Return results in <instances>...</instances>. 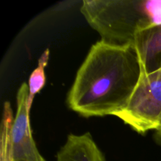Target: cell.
I'll return each instance as SVG.
<instances>
[{"mask_svg":"<svg viewBox=\"0 0 161 161\" xmlns=\"http://www.w3.org/2000/svg\"><path fill=\"white\" fill-rule=\"evenodd\" d=\"M142 75L133 46L98 41L77 72L68 105L85 117L116 116L128 105Z\"/></svg>","mask_w":161,"mask_h":161,"instance_id":"obj_1","label":"cell"},{"mask_svg":"<svg viewBox=\"0 0 161 161\" xmlns=\"http://www.w3.org/2000/svg\"><path fill=\"white\" fill-rule=\"evenodd\" d=\"M80 10L102 41L119 47L132 46L140 31L161 23V0H84Z\"/></svg>","mask_w":161,"mask_h":161,"instance_id":"obj_2","label":"cell"},{"mask_svg":"<svg viewBox=\"0 0 161 161\" xmlns=\"http://www.w3.org/2000/svg\"><path fill=\"white\" fill-rule=\"evenodd\" d=\"M116 116L142 135L157 128L161 117V68L142 75L128 105Z\"/></svg>","mask_w":161,"mask_h":161,"instance_id":"obj_3","label":"cell"},{"mask_svg":"<svg viewBox=\"0 0 161 161\" xmlns=\"http://www.w3.org/2000/svg\"><path fill=\"white\" fill-rule=\"evenodd\" d=\"M29 89L22 83L17 95V112L11 129L14 161H46L36 146L30 127L28 100Z\"/></svg>","mask_w":161,"mask_h":161,"instance_id":"obj_4","label":"cell"},{"mask_svg":"<svg viewBox=\"0 0 161 161\" xmlns=\"http://www.w3.org/2000/svg\"><path fill=\"white\" fill-rule=\"evenodd\" d=\"M135 48L142 75H148L161 68V23L153 25L136 35Z\"/></svg>","mask_w":161,"mask_h":161,"instance_id":"obj_5","label":"cell"},{"mask_svg":"<svg viewBox=\"0 0 161 161\" xmlns=\"http://www.w3.org/2000/svg\"><path fill=\"white\" fill-rule=\"evenodd\" d=\"M57 161H106L90 133L70 135L57 155Z\"/></svg>","mask_w":161,"mask_h":161,"instance_id":"obj_6","label":"cell"},{"mask_svg":"<svg viewBox=\"0 0 161 161\" xmlns=\"http://www.w3.org/2000/svg\"><path fill=\"white\" fill-rule=\"evenodd\" d=\"M49 57H50V51H49V50H47L41 55L40 58L39 59V64H38L37 68L33 71L32 73L30 75L28 84V89H29L28 100V111L29 113L35 96L42 89V87L45 85V68L47 66V62H48Z\"/></svg>","mask_w":161,"mask_h":161,"instance_id":"obj_7","label":"cell"},{"mask_svg":"<svg viewBox=\"0 0 161 161\" xmlns=\"http://www.w3.org/2000/svg\"><path fill=\"white\" fill-rule=\"evenodd\" d=\"M156 131V138L158 141L161 142V117L160 119V123H159V125L157 127V128L155 130Z\"/></svg>","mask_w":161,"mask_h":161,"instance_id":"obj_8","label":"cell"}]
</instances>
